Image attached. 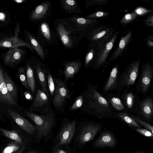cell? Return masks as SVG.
<instances>
[{
  "mask_svg": "<svg viewBox=\"0 0 153 153\" xmlns=\"http://www.w3.org/2000/svg\"><path fill=\"white\" fill-rule=\"evenodd\" d=\"M26 115L35 124L39 138L46 137L55 126L56 121V114L53 109L50 113L45 114H38L26 110Z\"/></svg>",
  "mask_w": 153,
  "mask_h": 153,
  "instance_id": "cell-1",
  "label": "cell"
},
{
  "mask_svg": "<svg viewBox=\"0 0 153 153\" xmlns=\"http://www.w3.org/2000/svg\"><path fill=\"white\" fill-rule=\"evenodd\" d=\"M55 85L52 104L57 111L63 113L67 100L71 98V94L65 83L62 79L53 76Z\"/></svg>",
  "mask_w": 153,
  "mask_h": 153,
  "instance_id": "cell-2",
  "label": "cell"
},
{
  "mask_svg": "<svg viewBox=\"0 0 153 153\" xmlns=\"http://www.w3.org/2000/svg\"><path fill=\"white\" fill-rule=\"evenodd\" d=\"M87 85L88 88L82 94L83 99L82 109L87 111L89 108H93L95 105L96 106L98 105L105 110L108 109L109 104L107 100L92 85L90 84Z\"/></svg>",
  "mask_w": 153,
  "mask_h": 153,
  "instance_id": "cell-3",
  "label": "cell"
},
{
  "mask_svg": "<svg viewBox=\"0 0 153 153\" xmlns=\"http://www.w3.org/2000/svg\"><path fill=\"white\" fill-rule=\"evenodd\" d=\"M119 33V31L114 32L107 40L95 48L92 60L93 66L95 68H98L105 65L109 52L112 48Z\"/></svg>",
  "mask_w": 153,
  "mask_h": 153,
  "instance_id": "cell-4",
  "label": "cell"
},
{
  "mask_svg": "<svg viewBox=\"0 0 153 153\" xmlns=\"http://www.w3.org/2000/svg\"><path fill=\"white\" fill-rule=\"evenodd\" d=\"M116 28L101 25L90 30L87 36L91 48H95L104 43L114 33Z\"/></svg>",
  "mask_w": 153,
  "mask_h": 153,
  "instance_id": "cell-5",
  "label": "cell"
},
{
  "mask_svg": "<svg viewBox=\"0 0 153 153\" xmlns=\"http://www.w3.org/2000/svg\"><path fill=\"white\" fill-rule=\"evenodd\" d=\"M53 110L51 108V102L49 97L42 90L38 89L30 106V111L35 112L41 114H45L50 113Z\"/></svg>",
  "mask_w": 153,
  "mask_h": 153,
  "instance_id": "cell-6",
  "label": "cell"
},
{
  "mask_svg": "<svg viewBox=\"0 0 153 153\" xmlns=\"http://www.w3.org/2000/svg\"><path fill=\"white\" fill-rule=\"evenodd\" d=\"M76 124V119L71 121L68 120L64 121L56 138V147L67 145L70 143L75 131Z\"/></svg>",
  "mask_w": 153,
  "mask_h": 153,
  "instance_id": "cell-7",
  "label": "cell"
},
{
  "mask_svg": "<svg viewBox=\"0 0 153 153\" xmlns=\"http://www.w3.org/2000/svg\"><path fill=\"white\" fill-rule=\"evenodd\" d=\"M140 60L138 59L130 63L122 74L118 83L123 87L133 85L138 76Z\"/></svg>",
  "mask_w": 153,
  "mask_h": 153,
  "instance_id": "cell-8",
  "label": "cell"
},
{
  "mask_svg": "<svg viewBox=\"0 0 153 153\" xmlns=\"http://www.w3.org/2000/svg\"><path fill=\"white\" fill-rule=\"evenodd\" d=\"M4 72L0 67V103L17 108L19 105L8 91L5 81Z\"/></svg>",
  "mask_w": 153,
  "mask_h": 153,
  "instance_id": "cell-9",
  "label": "cell"
},
{
  "mask_svg": "<svg viewBox=\"0 0 153 153\" xmlns=\"http://www.w3.org/2000/svg\"><path fill=\"white\" fill-rule=\"evenodd\" d=\"M7 111L16 123L23 131L30 134L35 133L36 128L30 121L10 108L7 109Z\"/></svg>",
  "mask_w": 153,
  "mask_h": 153,
  "instance_id": "cell-10",
  "label": "cell"
},
{
  "mask_svg": "<svg viewBox=\"0 0 153 153\" xmlns=\"http://www.w3.org/2000/svg\"><path fill=\"white\" fill-rule=\"evenodd\" d=\"M133 32L128 31L124 36H121L119 45L113 52L109 60L111 61L122 56L127 50L132 38Z\"/></svg>",
  "mask_w": 153,
  "mask_h": 153,
  "instance_id": "cell-11",
  "label": "cell"
},
{
  "mask_svg": "<svg viewBox=\"0 0 153 153\" xmlns=\"http://www.w3.org/2000/svg\"><path fill=\"white\" fill-rule=\"evenodd\" d=\"M19 32V27H16L14 36L10 38L0 41V47L11 48H16L20 46H25L28 47L31 51L33 50L30 43L26 42L18 38Z\"/></svg>",
  "mask_w": 153,
  "mask_h": 153,
  "instance_id": "cell-12",
  "label": "cell"
},
{
  "mask_svg": "<svg viewBox=\"0 0 153 153\" xmlns=\"http://www.w3.org/2000/svg\"><path fill=\"white\" fill-rule=\"evenodd\" d=\"M47 68L44 64L40 62L36 63L34 66V71L40 89L49 97L47 79Z\"/></svg>",
  "mask_w": 153,
  "mask_h": 153,
  "instance_id": "cell-13",
  "label": "cell"
},
{
  "mask_svg": "<svg viewBox=\"0 0 153 153\" xmlns=\"http://www.w3.org/2000/svg\"><path fill=\"white\" fill-rule=\"evenodd\" d=\"M153 73L152 66L149 63L147 62L142 67L140 79V86L143 94L146 93L150 86Z\"/></svg>",
  "mask_w": 153,
  "mask_h": 153,
  "instance_id": "cell-14",
  "label": "cell"
},
{
  "mask_svg": "<svg viewBox=\"0 0 153 153\" xmlns=\"http://www.w3.org/2000/svg\"><path fill=\"white\" fill-rule=\"evenodd\" d=\"M98 125L88 124L85 126L82 129L79 137V143L84 144L92 140L100 130Z\"/></svg>",
  "mask_w": 153,
  "mask_h": 153,
  "instance_id": "cell-15",
  "label": "cell"
},
{
  "mask_svg": "<svg viewBox=\"0 0 153 153\" xmlns=\"http://www.w3.org/2000/svg\"><path fill=\"white\" fill-rule=\"evenodd\" d=\"M81 67V63L78 61H71L65 64L62 72L64 76L65 82L66 83L68 80L73 79Z\"/></svg>",
  "mask_w": 153,
  "mask_h": 153,
  "instance_id": "cell-16",
  "label": "cell"
},
{
  "mask_svg": "<svg viewBox=\"0 0 153 153\" xmlns=\"http://www.w3.org/2000/svg\"><path fill=\"white\" fill-rule=\"evenodd\" d=\"M116 141L113 136L108 131L104 132L94 142V145L97 147L105 146L113 147L116 145Z\"/></svg>",
  "mask_w": 153,
  "mask_h": 153,
  "instance_id": "cell-17",
  "label": "cell"
},
{
  "mask_svg": "<svg viewBox=\"0 0 153 153\" xmlns=\"http://www.w3.org/2000/svg\"><path fill=\"white\" fill-rule=\"evenodd\" d=\"M119 65L117 64L111 70L109 77L105 84L103 91L113 90L117 86L118 83Z\"/></svg>",
  "mask_w": 153,
  "mask_h": 153,
  "instance_id": "cell-18",
  "label": "cell"
},
{
  "mask_svg": "<svg viewBox=\"0 0 153 153\" xmlns=\"http://www.w3.org/2000/svg\"><path fill=\"white\" fill-rule=\"evenodd\" d=\"M24 53V51L18 48H10L7 52L4 58L5 63H12L19 60Z\"/></svg>",
  "mask_w": 153,
  "mask_h": 153,
  "instance_id": "cell-19",
  "label": "cell"
},
{
  "mask_svg": "<svg viewBox=\"0 0 153 153\" xmlns=\"http://www.w3.org/2000/svg\"><path fill=\"white\" fill-rule=\"evenodd\" d=\"M140 109L143 115L146 118L151 119L153 113V102L152 99L148 97L140 103Z\"/></svg>",
  "mask_w": 153,
  "mask_h": 153,
  "instance_id": "cell-20",
  "label": "cell"
},
{
  "mask_svg": "<svg viewBox=\"0 0 153 153\" xmlns=\"http://www.w3.org/2000/svg\"><path fill=\"white\" fill-rule=\"evenodd\" d=\"M49 6V2L44 3L37 6L31 14V19L37 20L42 19L46 14Z\"/></svg>",
  "mask_w": 153,
  "mask_h": 153,
  "instance_id": "cell-21",
  "label": "cell"
},
{
  "mask_svg": "<svg viewBox=\"0 0 153 153\" xmlns=\"http://www.w3.org/2000/svg\"><path fill=\"white\" fill-rule=\"evenodd\" d=\"M57 30L63 45L67 47H71L72 45V41L69 33L64 26L59 24L57 27Z\"/></svg>",
  "mask_w": 153,
  "mask_h": 153,
  "instance_id": "cell-22",
  "label": "cell"
},
{
  "mask_svg": "<svg viewBox=\"0 0 153 153\" xmlns=\"http://www.w3.org/2000/svg\"><path fill=\"white\" fill-rule=\"evenodd\" d=\"M26 79L28 89L34 94L36 89V82L33 68L28 64L26 68Z\"/></svg>",
  "mask_w": 153,
  "mask_h": 153,
  "instance_id": "cell-23",
  "label": "cell"
},
{
  "mask_svg": "<svg viewBox=\"0 0 153 153\" xmlns=\"http://www.w3.org/2000/svg\"><path fill=\"white\" fill-rule=\"evenodd\" d=\"M25 149L24 145H21L15 142L8 144L1 153H22Z\"/></svg>",
  "mask_w": 153,
  "mask_h": 153,
  "instance_id": "cell-24",
  "label": "cell"
},
{
  "mask_svg": "<svg viewBox=\"0 0 153 153\" xmlns=\"http://www.w3.org/2000/svg\"><path fill=\"white\" fill-rule=\"evenodd\" d=\"M4 76L7 88L13 98L17 102L18 99L17 92L14 83L9 75L5 72L4 73Z\"/></svg>",
  "mask_w": 153,
  "mask_h": 153,
  "instance_id": "cell-25",
  "label": "cell"
},
{
  "mask_svg": "<svg viewBox=\"0 0 153 153\" xmlns=\"http://www.w3.org/2000/svg\"><path fill=\"white\" fill-rule=\"evenodd\" d=\"M0 131L6 137L21 145H24L23 141L19 134L14 130L9 131L0 127Z\"/></svg>",
  "mask_w": 153,
  "mask_h": 153,
  "instance_id": "cell-26",
  "label": "cell"
},
{
  "mask_svg": "<svg viewBox=\"0 0 153 153\" xmlns=\"http://www.w3.org/2000/svg\"><path fill=\"white\" fill-rule=\"evenodd\" d=\"M28 36L33 48L36 51L41 59L45 60V54L42 47L32 35L29 34L28 35Z\"/></svg>",
  "mask_w": 153,
  "mask_h": 153,
  "instance_id": "cell-27",
  "label": "cell"
},
{
  "mask_svg": "<svg viewBox=\"0 0 153 153\" xmlns=\"http://www.w3.org/2000/svg\"><path fill=\"white\" fill-rule=\"evenodd\" d=\"M117 115L124 121L129 125L137 128H140V126L134 120L126 113H120L117 114Z\"/></svg>",
  "mask_w": 153,
  "mask_h": 153,
  "instance_id": "cell-28",
  "label": "cell"
},
{
  "mask_svg": "<svg viewBox=\"0 0 153 153\" xmlns=\"http://www.w3.org/2000/svg\"><path fill=\"white\" fill-rule=\"evenodd\" d=\"M47 79L48 88L52 99L55 91V85L52 74L48 68L47 70Z\"/></svg>",
  "mask_w": 153,
  "mask_h": 153,
  "instance_id": "cell-29",
  "label": "cell"
},
{
  "mask_svg": "<svg viewBox=\"0 0 153 153\" xmlns=\"http://www.w3.org/2000/svg\"><path fill=\"white\" fill-rule=\"evenodd\" d=\"M109 15V13L102 10H97L92 13L86 17L90 19H95L106 17Z\"/></svg>",
  "mask_w": 153,
  "mask_h": 153,
  "instance_id": "cell-30",
  "label": "cell"
},
{
  "mask_svg": "<svg viewBox=\"0 0 153 153\" xmlns=\"http://www.w3.org/2000/svg\"><path fill=\"white\" fill-rule=\"evenodd\" d=\"M137 16L134 12L127 13L121 19L120 23L122 24H128L134 20Z\"/></svg>",
  "mask_w": 153,
  "mask_h": 153,
  "instance_id": "cell-31",
  "label": "cell"
},
{
  "mask_svg": "<svg viewBox=\"0 0 153 153\" xmlns=\"http://www.w3.org/2000/svg\"><path fill=\"white\" fill-rule=\"evenodd\" d=\"M40 30L45 38L48 41L50 40L51 39V35L49 26L47 23L44 22L41 24Z\"/></svg>",
  "mask_w": 153,
  "mask_h": 153,
  "instance_id": "cell-32",
  "label": "cell"
},
{
  "mask_svg": "<svg viewBox=\"0 0 153 153\" xmlns=\"http://www.w3.org/2000/svg\"><path fill=\"white\" fill-rule=\"evenodd\" d=\"M83 99L82 95L81 94L76 99L74 102L71 105L70 110L73 111L79 109L83 105Z\"/></svg>",
  "mask_w": 153,
  "mask_h": 153,
  "instance_id": "cell-33",
  "label": "cell"
},
{
  "mask_svg": "<svg viewBox=\"0 0 153 153\" xmlns=\"http://www.w3.org/2000/svg\"><path fill=\"white\" fill-rule=\"evenodd\" d=\"M110 102L112 106L117 110L124 109V106L120 99L118 98L113 97L110 99Z\"/></svg>",
  "mask_w": 153,
  "mask_h": 153,
  "instance_id": "cell-34",
  "label": "cell"
},
{
  "mask_svg": "<svg viewBox=\"0 0 153 153\" xmlns=\"http://www.w3.org/2000/svg\"><path fill=\"white\" fill-rule=\"evenodd\" d=\"M63 3L65 9L68 11L73 10L76 7V3L73 0H65Z\"/></svg>",
  "mask_w": 153,
  "mask_h": 153,
  "instance_id": "cell-35",
  "label": "cell"
},
{
  "mask_svg": "<svg viewBox=\"0 0 153 153\" xmlns=\"http://www.w3.org/2000/svg\"><path fill=\"white\" fill-rule=\"evenodd\" d=\"M124 99L127 107L129 109L132 108L134 99V94L131 93H128L125 95Z\"/></svg>",
  "mask_w": 153,
  "mask_h": 153,
  "instance_id": "cell-36",
  "label": "cell"
},
{
  "mask_svg": "<svg viewBox=\"0 0 153 153\" xmlns=\"http://www.w3.org/2000/svg\"><path fill=\"white\" fill-rule=\"evenodd\" d=\"M95 53V48H91L86 55L85 62V67H87L90 63L93 60Z\"/></svg>",
  "mask_w": 153,
  "mask_h": 153,
  "instance_id": "cell-37",
  "label": "cell"
},
{
  "mask_svg": "<svg viewBox=\"0 0 153 153\" xmlns=\"http://www.w3.org/2000/svg\"><path fill=\"white\" fill-rule=\"evenodd\" d=\"M19 78L22 85L26 89H28L26 77L25 76L24 69L23 68H20L19 69Z\"/></svg>",
  "mask_w": 153,
  "mask_h": 153,
  "instance_id": "cell-38",
  "label": "cell"
},
{
  "mask_svg": "<svg viewBox=\"0 0 153 153\" xmlns=\"http://www.w3.org/2000/svg\"><path fill=\"white\" fill-rule=\"evenodd\" d=\"M131 117L137 123L140 124L151 132L152 134L153 133V127L152 125L143 121L134 116H132Z\"/></svg>",
  "mask_w": 153,
  "mask_h": 153,
  "instance_id": "cell-39",
  "label": "cell"
},
{
  "mask_svg": "<svg viewBox=\"0 0 153 153\" xmlns=\"http://www.w3.org/2000/svg\"><path fill=\"white\" fill-rule=\"evenodd\" d=\"M151 10L147 9L143 7H138L134 11L137 15L140 16L145 15L148 13L152 12Z\"/></svg>",
  "mask_w": 153,
  "mask_h": 153,
  "instance_id": "cell-40",
  "label": "cell"
},
{
  "mask_svg": "<svg viewBox=\"0 0 153 153\" xmlns=\"http://www.w3.org/2000/svg\"><path fill=\"white\" fill-rule=\"evenodd\" d=\"M136 130L139 133L145 136L150 137H152L153 136V134L146 129L138 128L136 129Z\"/></svg>",
  "mask_w": 153,
  "mask_h": 153,
  "instance_id": "cell-41",
  "label": "cell"
},
{
  "mask_svg": "<svg viewBox=\"0 0 153 153\" xmlns=\"http://www.w3.org/2000/svg\"><path fill=\"white\" fill-rule=\"evenodd\" d=\"M144 24L147 26L152 27L153 25V16L151 14L144 20Z\"/></svg>",
  "mask_w": 153,
  "mask_h": 153,
  "instance_id": "cell-42",
  "label": "cell"
},
{
  "mask_svg": "<svg viewBox=\"0 0 153 153\" xmlns=\"http://www.w3.org/2000/svg\"><path fill=\"white\" fill-rule=\"evenodd\" d=\"M91 2H90V4L95 5H100L106 4L108 2L107 0H95L91 1Z\"/></svg>",
  "mask_w": 153,
  "mask_h": 153,
  "instance_id": "cell-43",
  "label": "cell"
},
{
  "mask_svg": "<svg viewBox=\"0 0 153 153\" xmlns=\"http://www.w3.org/2000/svg\"><path fill=\"white\" fill-rule=\"evenodd\" d=\"M146 44L149 47H152L153 46V37L152 35L151 36H149L146 39Z\"/></svg>",
  "mask_w": 153,
  "mask_h": 153,
  "instance_id": "cell-44",
  "label": "cell"
},
{
  "mask_svg": "<svg viewBox=\"0 0 153 153\" xmlns=\"http://www.w3.org/2000/svg\"><path fill=\"white\" fill-rule=\"evenodd\" d=\"M25 98L29 100H32L33 99L32 95L28 92L25 91L24 93Z\"/></svg>",
  "mask_w": 153,
  "mask_h": 153,
  "instance_id": "cell-45",
  "label": "cell"
},
{
  "mask_svg": "<svg viewBox=\"0 0 153 153\" xmlns=\"http://www.w3.org/2000/svg\"><path fill=\"white\" fill-rule=\"evenodd\" d=\"M56 150L57 151L58 153H66V152L62 149L56 148Z\"/></svg>",
  "mask_w": 153,
  "mask_h": 153,
  "instance_id": "cell-46",
  "label": "cell"
},
{
  "mask_svg": "<svg viewBox=\"0 0 153 153\" xmlns=\"http://www.w3.org/2000/svg\"><path fill=\"white\" fill-rule=\"evenodd\" d=\"M14 1L17 3H20L24 2L25 0H14Z\"/></svg>",
  "mask_w": 153,
  "mask_h": 153,
  "instance_id": "cell-47",
  "label": "cell"
},
{
  "mask_svg": "<svg viewBox=\"0 0 153 153\" xmlns=\"http://www.w3.org/2000/svg\"><path fill=\"white\" fill-rule=\"evenodd\" d=\"M4 16V15L2 13H0V19H2L3 18L2 17V16Z\"/></svg>",
  "mask_w": 153,
  "mask_h": 153,
  "instance_id": "cell-48",
  "label": "cell"
},
{
  "mask_svg": "<svg viewBox=\"0 0 153 153\" xmlns=\"http://www.w3.org/2000/svg\"><path fill=\"white\" fill-rule=\"evenodd\" d=\"M136 153H142V152H136Z\"/></svg>",
  "mask_w": 153,
  "mask_h": 153,
  "instance_id": "cell-49",
  "label": "cell"
},
{
  "mask_svg": "<svg viewBox=\"0 0 153 153\" xmlns=\"http://www.w3.org/2000/svg\"></svg>",
  "mask_w": 153,
  "mask_h": 153,
  "instance_id": "cell-50",
  "label": "cell"
},
{
  "mask_svg": "<svg viewBox=\"0 0 153 153\" xmlns=\"http://www.w3.org/2000/svg\"><path fill=\"white\" fill-rule=\"evenodd\" d=\"M0 118H1V117H0Z\"/></svg>",
  "mask_w": 153,
  "mask_h": 153,
  "instance_id": "cell-51",
  "label": "cell"
}]
</instances>
